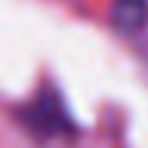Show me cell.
<instances>
[{
    "instance_id": "obj_1",
    "label": "cell",
    "mask_w": 148,
    "mask_h": 148,
    "mask_svg": "<svg viewBox=\"0 0 148 148\" xmlns=\"http://www.w3.org/2000/svg\"><path fill=\"white\" fill-rule=\"evenodd\" d=\"M18 120H22L34 136H43V139L71 136L74 133L71 114H68V108L62 105V99H59L56 90H40L25 108L18 111Z\"/></svg>"
},
{
    "instance_id": "obj_2",
    "label": "cell",
    "mask_w": 148,
    "mask_h": 148,
    "mask_svg": "<svg viewBox=\"0 0 148 148\" xmlns=\"http://www.w3.org/2000/svg\"><path fill=\"white\" fill-rule=\"evenodd\" d=\"M111 18H114V28H117V31L136 34L148 22V0H114Z\"/></svg>"
}]
</instances>
